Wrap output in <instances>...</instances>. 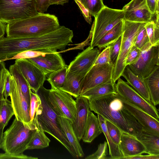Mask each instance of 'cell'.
Listing matches in <instances>:
<instances>
[{"label":"cell","mask_w":159,"mask_h":159,"mask_svg":"<svg viewBox=\"0 0 159 159\" xmlns=\"http://www.w3.org/2000/svg\"><path fill=\"white\" fill-rule=\"evenodd\" d=\"M154 19L144 25L150 42L152 45L159 44V13L154 16Z\"/></svg>","instance_id":"31"},{"label":"cell","mask_w":159,"mask_h":159,"mask_svg":"<svg viewBox=\"0 0 159 159\" xmlns=\"http://www.w3.org/2000/svg\"><path fill=\"white\" fill-rule=\"evenodd\" d=\"M68 2L69 0H49V3L50 5L56 4L63 5Z\"/></svg>","instance_id":"50"},{"label":"cell","mask_w":159,"mask_h":159,"mask_svg":"<svg viewBox=\"0 0 159 159\" xmlns=\"http://www.w3.org/2000/svg\"><path fill=\"white\" fill-rule=\"evenodd\" d=\"M58 119L61 127L75 152L77 158L83 157V151L74 130L72 122L59 116H58Z\"/></svg>","instance_id":"21"},{"label":"cell","mask_w":159,"mask_h":159,"mask_svg":"<svg viewBox=\"0 0 159 159\" xmlns=\"http://www.w3.org/2000/svg\"><path fill=\"white\" fill-rule=\"evenodd\" d=\"M124 19L129 21L146 23L152 19L146 0H131L123 7Z\"/></svg>","instance_id":"16"},{"label":"cell","mask_w":159,"mask_h":159,"mask_svg":"<svg viewBox=\"0 0 159 159\" xmlns=\"http://www.w3.org/2000/svg\"><path fill=\"white\" fill-rule=\"evenodd\" d=\"M145 24L144 23L141 26L136 36L134 45L140 50L150 42L144 27Z\"/></svg>","instance_id":"37"},{"label":"cell","mask_w":159,"mask_h":159,"mask_svg":"<svg viewBox=\"0 0 159 159\" xmlns=\"http://www.w3.org/2000/svg\"><path fill=\"white\" fill-rule=\"evenodd\" d=\"M82 79L67 71L64 84L59 89L76 98L80 96V85Z\"/></svg>","instance_id":"26"},{"label":"cell","mask_w":159,"mask_h":159,"mask_svg":"<svg viewBox=\"0 0 159 159\" xmlns=\"http://www.w3.org/2000/svg\"><path fill=\"white\" fill-rule=\"evenodd\" d=\"M66 65L63 68L52 72L47 75V80L51 86L52 89H59L64 82L67 70Z\"/></svg>","instance_id":"32"},{"label":"cell","mask_w":159,"mask_h":159,"mask_svg":"<svg viewBox=\"0 0 159 159\" xmlns=\"http://www.w3.org/2000/svg\"><path fill=\"white\" fill-rule=\"evenodd\" d=\"M10 97L15 117L23 122H31L29 106L18 84L12 75L10 81Z\"/></svg>","instance_id":"15"},{"label":"cell","mask_w":159,"mask_h":159,"mask_svg":"<svg viewBox=\"0 0 159 159\" xmlns=\"http://www.w3.org/2000/svg\"><path fill=\"white\" fill-rule=\"evenodd\" d=\"M88 99L90 111L112 122L122 132L133 136L131 129L121 113L120 109L122 103L117 93Z\"/></svg>","instance_id":"4"},{"label":"cell","mask_w":159,"mask_h":159,"mask_svg":"<svg viewBox=\"0 0 159 159\" xmlns=\"http://www.w3.org/2000/svg\"><path fill=\"white\" fill-rule=\"evenodd\" d=\"M115 84L116 93L156 119H159L158 111L155 106L147 101L126 82L120 78Z\"/></svg>","instance_id":"11"},{"label":"cell","mask_w":159,"mask_h":159,"mask_svg":"<svg viewBox=\"0 0 159 159\" xmlns=\"http://www.w3.org/2000/svg\"><path fill=\"white\" fill-rule=\"evenodd\" d=\"M49 90L46 89L43 85L39 88L36 93L39 97L41 104L36 111L35 116L45 132L54 137L73 157L77 158L73 148L59 123L58 115L48 101Z\"/></svg>","instance_id":"2"},{"label":"cell","mask_w":159,"mask_h":159,"mask_svg":"<svg viewBox=\"0 0 159 159\" xmlns=\"http://www.w3.org/2000/svg\"><path fill=\"white\" fill-rule=\"evenodd\" d=\"M48 52L39 51L28 50L18 53L9 60L22 59H29L44 54Z\"/></svg>","instance_id":"41"},{"label":"cell","mask_w":159,"mask_h":159,"mask_svg":"<svg viewBox=\"0 0 159 159\" xmlns=\"http://www.w3.org/2000/svg\"><path fill=\"white\" fill-rule=\"evenodd\" d=\"M121 76L126 80L127 83L145 100L152 103L150 93L143 79L134 74L127 66L124 69Z\"/></svg>","instance_id":"20"},{"label":"cell","mask_w":159,"mask_h":159,"mask_svg":"<svg viewBox=\"0 0 159 159\" xmlns=\"http://www.w3.org/2000/svg\"><path fill=\"white\" fill-rule=\"evenodd\" d=\"M110 63V46L108 45L99 54L93 65Z\"/></svg>","instance_id":"42"},{"label":"cell","mask_w":159,"mask_h":159,"mask_svg":"<svg viewBox=\"0 0 159 159\" xmlns=\"http://www.w3.org/2000/svg\"><path fill=\"white\" fill-rule=\"evenodd\" d=\"M37 10L39 13H44L47 11L50 5L49 0H35Z\"/></svg>","instance_id":"45"},{"label":"cell","mask_w":159,"mask_h":159,"mask_svg":"<svg viewBox=\"0 0 159 159\" xmlns=\"http://www.w3.org/2000/svg\"><path fill=\"white\" fill-rule=\"evenodd\" d=\"M141 52V50L134 45L129 52L125 60L126 66L135 62L139 57Z\"/></svg>","instance_id":"44"},{"label":"cell","mask_w":159,"mask_h":159,"mask_svg":"<svg viewBox=\"0 0 159 159\" xmlns=\"http://www.w3.org/2000/svg\"><path fill=\"white\" fill-rule=\"evenodd\" d=\"M11 77L12 75L8 71L6 77L3 93L4 97L6 99L10 95V81Z\"/></svg>","instance_id":"47"},{"label":"cell","mask_w":159,"mask_h":159,"mask_svg":"<svg viewBox=\"0 0 159 159\" xmlns=\"http://www.w3.org/2000/svg\"><path fill=\"white\" fill-rule=\"evenodd\" d=\"M36 128L34 119L33 122L25 123L15 117L10 126L3 133L0 148L11 155L23 154Z\"/></svg>","instance_id":"3"},{"label":"cell","mask_w":159,"mask_h":159,"mask_svg":"<svg viewBox=\"0 0 159 159\" xmlns=\"http://www.w3.org/2000/svg\"><path fill=\"white\" fill-rule=\"evenodd\" d=\"M114 65L111 63L93 65L83 79L80 95L87 90L112 80Z\"/></svg>","instance_id":"10"},{"label":"cell","mask_w":159,"mask_h":159,"mask_svg":"<svg viewBox=\"0 0 159 159\" xmlns=\"http://www.w3.org/2000/svg\"><path fill=\"white\" fill-rule=\"evenodd\" d=\"M119 146L123 156L121 159L146 153L145 147L139 139L125 133L122 132Z\"/></svg>","instance_id":"19"},{"label":"cell","mask_w":159,"mask_h":159,"mask_svg":"<svg viewBox=\"0 0 159 159\" xmlns=\"http://www.w3.org/2000/svg\"><path fill=\"white\" fill-rule=\"evenodd\" d=\"M124 108L142 125L143 129L159 136V121L117 93Z\"/></svg>","instance_id":"14"},{"label":"cell","mask_w":159,"mask_h":159,"mask_svg":"<svg viewBox=\"0 0 159 159\" xmlns=\"http://www.w3.org/2000/svg\"><path fill=\"white\" fill-rule=\"evenodd\" d=\"M123 20L106 33L98 42L96 46L101 50L115 41L123 33Z\"/></svg>","instance_id":"30"},{"label":"cell","mask_w":159,"mask_h":159,"mask_svg":"<svg viewBox=\"0 0 159 159\" xmlns=\"http://www.w3.org/2000/svg\"><path fill=\"white\" fill-rule=\"evenodd\" d=\"M1 117L4 128L8 124L12 116L14 115L11 102L7 99L4 98L1 109Z\"/></svg>","instance_id":"34"},{"label":"cell","mask_w":159,"mask_h":159,"mask_svg":"<svg viewBox=\"0 0 159 159\" xmlns=\"http://www.w3.org/2000/svg\"><path fill=\"white\" fill-rule=\"evenodd\" d=\"M121 39V35L115 41L109 45L110 46V62L114 66L119 55Z\"/></svg>","instance_id":"40"},{"label":"cell","mask_w":159,"mask_h":159,"mask_svg":"<svg viewBox=\"0 0 159 159\" xmlns=\"http://www.w3.org/2000/svg\"><path fill=\"white\" fill-rule=\"evenodd\" d=\"M143 80L149 91L151 102L156 106L159 103V66H156Z\"/></svg>","instance_id":"24"},{"label":"cell","mask_w":159,"mask_h":159,"mask_svg":"<svg viewBox=\"0 0 159 159\" xmlns=\"http://www.w3.org/2000/svg\"><path fill=\"white\" fill-rule=\"evenodd\" d=\"M28 59L41 69L46 76L66 65L62 56L57 52H48Z\"/></svg>","instance_id":"17"},{"label":"cell","mask_w":159,"mask_h":159,"mask_svg":"<svg viewBox=\"0 0 159 159\" xmlns=\"http://www.w3.org/2000/svg\"><path fill=\"white\" fill-rule=\"evenodd\" d=\"M38 159L37 157L28 156L24 154L15 155L7 153H0V159Z\"/></svg>","instance_id":"46"},{"label":"cell","mask_w":159,"mask_h":159,"mask_svg":"<svg viewBox=\"0 0 159 159\" xmlns=\"http://www.w3.org/2000/svg\"><path fill=\"white\" fill-rule=\"evenodd\" d=\"M15 64L29 84L30 89L36 93L43 85L46 75L28 59H16Z\"/></svg>","instance_id":"13"},{"label":"cell","mask_w":159,"mask_h":159,"mask_svg":"<svg viewBox=\"0 0 159 159\" xmlns=\"http://www.w3.org/2000/svg\"><path fill=\"white\" fill-rule=\"evenodd\" d=\"M125 159H159V155H142L140 154L137 156L126 157Z\"/></svg>","instance_id":"49"},{"label":"cell","mask_w":159,"mask_h":159,"mask_svg":"<svg viewBox=\"0 0 159 159\" xmlns=\"http://www.w3.org/2000/svg\"><path fill=\"white\" fill-rule=\"evenodd\" d=\"M35 0H0V21L7 24L39 13Z\"/></svg>","instance_id":"5"},{"label":"cell","mask_w":159,"mask_h":159,"mask_svg":"<svg viewBox=\"0 0 159 159\" xmlns=\"http://www.w3.org/2000/svg\"><path fill=\"white\" fill-rule=\"evenodd\" d=\"M107 142L100 143L98 146L97 150L93 153L85 157V159H107Z\"/></svg>","instance_id":"38"},{"label":"cell","mask_w":159,"mask_h":159,"mask_svg":"<svg viewBox=\"0 0 159 159\" xmlns=\"http://www.w3.org/2000/svg\"><path fill=\"white\" fill-rule=\"evenodd\" d=\"M102 133L98 117L90 111L82 139L85 143H91Z\"/></svg>","instance_id":"22"},{"label":"cell","mask_w":159,"mask_h":159,"mask_svg":"<svg viewBox=\"0 0 159 159\" xmlns=\"http://www.w3.org/2000/svg\"><path fill=\"white\" fill-rule=\"evenodd\" d=\"M122 9L110 8L105 6L97 16L92 27V36L90 46L94 48L100 39L124 18Z\"/></svg>","instance_id":"7"},{"label":"cell","mask_w":159,"mask_h":159,"mask_svg":"<svg viewBox=\"0 0 159 159\" xmlns=\"http://www.w3.org/2000/svg\"><path fill=\"white\" fill-rule=\"evenodd\" d=\"M41 104V100L39 96L37 93H33L31 90L30 109L31 122H33L36 112Z\"/></svg>","instance_id":"39"},{"label":"cell","mask_w":159,"mask_h":159,"mask_svg":"<svg viewBox=\"0 0 159 159\" xmlns=\"http://www.w3.org/2000/svg\"><path fill=\"white\" fill-rule=\"evenodd\" d=\"M115 84H114L112 80L110 81L87 90L81 96L89 99L97 98L109 94L116 93L115 88Z\"/></svg>","instance_id":"29"},{"label":"cell","mask_w":159,"mask_h":159,"mask_svg":"<svg viewBox=\"0 0 159 159\" xmlns=\"http://www.w3.org/2000/svg\"><path fill=\"white\" fill-rule=\"evenodd\" d=\"M120 111L124 119L131 129L133 136L140 132L143 130L142 125L137 120L123 107V105L120 107Z\"/></svg>","instance_id":"33"},{"label":"cell","mask_w":159,"mask_h":159,"mask_svg":"<svg viewBox=\"0 0 159 159\" xmlns=\"http://www.w3.org/2000/svg\"><path fill=\"white\" fill-rule=\"evenodd\" d=\"M108 133L113 142L119 145L122 133L121 129L116 125L105 119Z\"/></svg>","instance_id":"36"},{"label":"cell","mask_w":159,"mask_h":159,"mask_svg":"<svg viewBox=\"0 0 159 159\" xmlns=\"http://www.w3.org/2000/svg\"><path fill=\"white\" fill-rule=\"evenodd\" d=\"M100 127L106 139L109 148L110 157L107 159H121L123 156L120 150L119 146L115 143L109 136L107 128L105 119L101 115L98 114Z\"/></svg>","instance_id":"28"},{"label":"cell","mask_w":159,"mask_h":159,"mask_svg":"<svg viewBox=\"0 0 159 159\" xmlns=\"http://www.w3.org/2000/svg\"><path fill=\"white\" fill-rule=\"evenodd\" d=\"M140 50L138 58L127 66L134 74L143 79L159 66V44L152 46L149 42Z\"/></svg>","instance_id":"8"},{"label":"cell","mask_w":159,"mask_h":159,"mask_svg":"<svg viewBox=\"0 0 159 159\" xmlns=\"http://www.w3.org/2000/svg\"><path fill=\"white\" fill-rule=\"evenodd\" d=\"M48 100L58 116L74 121L77 111L76 103L72 96L59 89L49 90Z\"/></svg>","instance_id":"9"},{"label":"cell","mask_w":159,"mask_h":159,"mask_svg":"<svg viewBox=\"0 0 159 159\" xmlns=\"http://www.w3.org/2000/svg\"><path fill=\"white\" fill-rule=\"evenodd\" d=\"M84 7L91 15L95 17L104 7L102 0H81Z\"/></svg>","instance_id":"35"},{"label":"cell","mask_w":159,"mask_h":159,"mask_svg":"<svg viewBox=\"0 0 159 159\" xmlns=\"http://www.w3.org/2000/svg\"><path fill=\"white\" fill-rule=\"evenodd\" d=\"M75 101L77 111L72 125L75 135L80 141L82 139L84 135L88 113L90 110L87 98L80 96L76 98Z\"/></svg>","instance_id":"18"},{"label":"cell","mask_w":159,"mask_h":159,"mask_svg":"<svg viewBox=\"0 0 159 159\" xmlns=\"http://www.w3.org/2000/svg\"><path fill=\"white\" fill-rule=\"evenodd\" d=\"M123 32L120 53L114 66L112 81L115 84L126 66V57L134 45L135 39L141 25L144 23L132 22L123 19Z\"/></svg>","instance_id":"6"},{"label":"cell","mask_w":159,"mask_h":159,"mask_svg":"<svg viewBox=\"0 0 159 159\" xmlns=\"http://www.w3.org/2000/svg\"><path fill=\"white\" fill-rule=\"evenodd\" d=\"M75 2H80V3H81V0H74Z\"/></svg>","instance_id":"52"},{"label":"cell","mask_w":159,"mask_h":159,"mask_svg":"<svg viewBox=\"0 0 159 159\" xmlns=\"http://www.w3.org/2000/svg\"><path fill=\"white\" fill-rule=\"evenodd\" d=\"M36 124V129L33 133L28 144L27 149H42L48 147L50 139L47 136L41 125L35 116Z\"/></svg>","instance_id":"25"},{"label":"cell","mask_w":159,"mask_h":159,"mask_svg":"<svg viewBox=\"0 0 159 159\" xmlns=\"http://www.w3.org/2000/svg\"><path fill=\"white\" fill-rule=\"evenodd\" d=\"M100 51L97 48L89 46L79 53L68 66L67 71L83 79L93 66Z\"/></svg>","instance_id":"12"},{"label":"cell","mask_w":159,"mask_h":159,"mask_svg":"<svg viewBox=\"0 0 159 159\" xmlns=\"http://www.w3.org/2000/svg\"><path fill=\"white\" fill-rule=\"evenodd\" d=\"M5 79L0 76V145L2 143L4 128L3 127L1 117V109L3 101L5 98L3 95Z\"/></svg>","instance_id":"43"},{"label":"cell","mask_w":159,"mask_h":159,"mask_svg":"<svg viewBox=\"0 0 159 159\" xmlns=\"http://www.w3.org/2000/svg\"><path fill=\"white\" fill-rule=\"evenodd\" d=\"M5 24L0 21V38L4 36L5 33Z\"/></svg>","instance_id":"51"},{"label":"cell","mask_w":159,"mask_h":159,"mask_svg":"<svg viewBox=\"0 0 159 159\" xmlns=\"http://www.w3.org/2000/svg\"><path fill=\"white\" fill-rule=\"evenodd\" d=\"M144 145L146 153L149 154L159 155V136L152 134L143 129L135 136Z\"/></svg>","instance_id":"23"},{"label":"cell","mask_w":159,"mask_h":159,"mask_svg":"<svg viewBox=\"0 0 159 159\" xmlns=\"http://www.w3.org/2000/svg\"><path fill=\"white\" fill-rule=\"evenodd\" d=\"M60 26L55 15L39 13L28 18L7 23L5 31L7 37H33L52 31Z\"/></svg>","instance_id":"1"},{"label":"cell","mask_w":159,"mask_h":159,"mask_svg":"<svg viewBox=\"0 0 159 159\" xmlns=\"http://www.w3.org/2000/svg\"><path fill=\"white\" fill-rule=\"evenodd\" d=\"M9 71L20 88L25 99L30 107L31 89L29 84L15 63L10 66Z\"/></svg>","instance_id":"27"},{"label":"cell","mask_w":159,"mask_h":159,"mask_svg":"<svg viewBox=\"0 0 159 159\" xmlns=\"http://www.w3.org/2000/svg\"><path fill=\"white\" fill-rule=\"evenodd\" d=\"M148 7L153 15L159 11V0H146Z\"/></svg>","instance_id":"48"}]
</instances>
